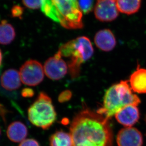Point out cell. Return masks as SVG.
I'll return each mask as SVG.
<instances>
[{"mask_svg":"<svg viewBox=\"0 0 146 146\" xmlns=\"http://www.w3.org/2000/svg\"><path fill=\"white\" fill-rule=\"evenodd\" d=\"M70 134L73 146H112L113 133L108 119L87 109L73 119Z\"/></svg>","mask_w":146,"mask_h":146,"instance_id":"6da1fadb","label":"cell"},{"mask_svg":"<svg viewBox=\"0 0 146 146\" xmlns=\"http://www.w3.org/2000/svg\"><path fill=\"white\" fill-rule=\"evenodd\" d=\"M141 102L139 97L132 92L128 81H121L106 92L103 106L97 112L109 119L126 106H137Z\"/></svg>","mask_w":146,"mask_h":146,"instance_id":"7a4b0ae2","label":"cell"},{"mask_svg":"<svg viewBox=\"0 0 146 146\" xmlns=\"http://www.w3.org/2000/svg\"><path fill=\"white\" fill-rule=\"evenodd\" d=\"M58 51L62 57L68 58L69 73L75 78L79 74L81 65L92 56L94 49L90 39L82 36L63 44Z\"/></svg>","mask_w":146,"mask_h":146,"instance_id":"3957f363","label":"cell"},{"mask_svg":"<svg viewBox=\"0 0 146 146\" xmlns=\"http://www.w3.org/2000/svg\"><path fill=\"white\" fill-rule=\"evenodd\" d=\"M51 1L53 7L55 22L68 29L83 28V13L79 6L78 0Z\"/></svg>","mask_w":146,"mask_h":146,"instance_id":"277c9868","label":"cell"},{"mask_svg":"<svg viewBox=\"0 0 146 146\" xmlns=\"http://www.w3.org/2000/svg\"><path fill=\"white\" fill-rule=\"evenodd\" d=\"M30 122L35 126L48 129L55 122L56 111L51 99L44 92H40L28 111Z\"/></svg>","mask_w":146,"mask_h":146,"instance_id":"5b68a950","label":"cell"},{"mask_svg":"<svg viewBox=\"0 0 146 146\" xmlns=\"http://www.w3.org/2000/svg\"><path fill=\"white\" fill-rule=\"evenodd\" d=\"M21 82L27 86H34L42 82L44 78V70L42 64L36 60L30 59L20 68Z\"/></svg>","mask_w":146,"mask_h":146,"instance_id":"8992f818","label":"cell"},{"mask_svg":"<svg viewBox=\"0 0 146 146\" xmlns=\"http://www.w3.org/2000/svg\"><path fill=\"white\" fill-rule=\"evenodd\" d=\"M44 70L47 77L53 80H60L65 76L68 70V65L62 59L58 51L49 58L44 65Z\"/></svg>","mask_w":146,"mask_h":146,"instance_id":"52a82bcc","label":"cell"},{"mask_svg":"<svg viewBox=\"0 0 146 146\" xmlns=\"http://www.w3.org/2000/svg\"><path fill=\"white\" fill-rule=\"evenodd\" d=\"M118 11L116 0H97L94 7L96 18L104 22L115 20L119 15Z\"/></svg>","mask_w":146,"mask_h":146,"instance_id":"ba28073f","label":"cell"},{"mask_svg":"<svg viewBox=\"0 0 146 146\" xmlns=\"http://www.w3.org/2000/svg\"><path fill=\"white\" fill-rule=\"evenodd\" d=\"M116 141L118 146H142L143 139L142 134L137 129L129 127L119 131Z\"/></svg>","mask_w":146,"mask_h":146,"instance_id":"9c48e42d","label":"cell"},{"mask_svg":"<svg viewBox=\"0 0 146 146\" xmlns=\"http://www.w3.org/2000/svg\"><path fill=\"white\" fill-rule=\"evenodd\" d=\"M139 110L136 106H129L121 110L115 115L118 122L126 127H131L139 119Z\"/></svg>","mask_w":146,"mask_h":146,"instance_id":"30bf717a","label":"cell"},{"mask_svg":"<svg viewBox=\"0 0 146 146\" xmlns=\"http://www.w3.org/2000/svg\"><path fill=\"white\" fill-rule=\"evenodd\" d=\"M94 42L99 49L106 52L112 50L116 45L115 36L109 29L101 30L96 33L94 36Z\"/></svg>","mask_w":146,"mask_h":146,"instance_id":"8fae6325","label":"cell"},{"mask_svg":"<svg viewBox=\"0 0 146 146\" xmlns=\"http://www.w3.org/2000/svg\"><path fill=\"white\" fill-rule=\"evenodd\" d=\"M21 82L20 73L14 69L5 71L0 78L1 87L11 91L18 89L21 86Z\"/></svg>","mask_w":146,"mask_h":146,"instance_id":"7c38bea8","label":"cell"},{"mask_svg":"<svg viewBox=\"0 0 146 146\" xmlns=\"http://www.w3.org/2000/svg\"><path fill=\"white\" fill-rule=\"evenodd\" d=\"M28 134L27 127L20 121H15L10 124L7 128V135L10 141L15 143L22 142Z\"/></svg>","mask_w":146,"mask_h":146,"instance_id":"4fadbf2b","label":"cell"},{"mask_svg":"<svg viewBox=\"0 0 146 146\" xmlns=\"http://www.w3.org/2000/svg\"><path fill=\"white\" fill-rule=\"evenodd\" d=\"M129 84L133 91L146 94V69L138 68L131 75Z\"/></svg>","mask_w":146,"mask_h":146,"instance_id":"5bb4252c","label":"cell"},{"mask_svg":"<svg viewBox=\"0 0 146 146\" xmlns=\"http://www.w3.org/2000/svg\"><path fill=\"white\" fill-rule=\"evenodd\" d=\"M119 12L131 15L138 12L141 6V0H116Z\"/></svg>","mask_w":146,"mask_h":146,"instance_id":"9a60e30c","label":"cell"},{"mask_svg":"<svg viewBox=\"0 0 146 146\" xmlns=\"http://www.w3.org/2000/svg\"><path fill=\"white\" fill-rule=\"evenodd\" d=\"M15 37V31L13 26L3 21L0 23V44L8 45L11 43Z\"/></svg>","mask_w":146,"mask_h":146,"instance_id":"2e32d148","label":"cell"},{"mask_svg":"<svg viewBox=\"0 0 146 146\" xmlns=\"http://www.w3.org/2000/svg\"><path fill=\"white\" fill-rule=\"evenodd\" d=\"M50 146H73V140L70 134L63 131H58L49 139Z\"/></svg>","mask_w":146,"mask_h":146,"instance_id":"e0dca14e","label":"cell"},{"mask_svg":"<svg viewBox=\"0 0 146 146\" xmlns=\"http://www.w3.org/2000/svg\"><path fill=\"white\" fill-rule=\"evenodd\" d=\"M78 3L82 13L88 14L93 10L94 0H78Z\"/></svg>","mask_w":146,"mask_h":146,"instance_id":"ac0fdd59","label":"cell"},{"mask_svg":"<svg viewBox=\"0 0 146 146\" xmlns=\"http://www.w3.org/2000/svg\"><path fill=\"white\" fill-rule=\"evenodd\" d=\"M45 0H23V3L26 7L31 9L40 8Z\"/></svg>","mask_w":146,"mask_h":146,"instance_id":"d6986e66","label":"cell"},{"mask_svg":"<svg viewBox=\"0 0 146 146\" xmlns=\"http://www.w3.org/2000/svg\"><path fill=\"white\" fill-rule=\"evenodd\" d=\"M72 97V93L69 90H66L59 94L58 96V101L60 103H64L68 101Z\"/></svg>","mask_w":146,"mask_h":146,"instance_id":"ffe728a7","label":"cell"},{"mask_svg":"<svg viewBox=\"0 0 146 146\" xmlns=\"http://www.w3.org/2000/svg\"><path fill=\"white\" fill-rule=\"evenodd\" d=\"M19 146H40V145L35 139H28L23 141Z\"/></svg>","mask_w":146,"mask_h":146,"instance_id":"44dd1931","label":"cell"},{"mask_svg":"<svg viewBox=\"0 0 146 146\" xmlns=\"http://www.w3.org/2000/svg\"><path fill=\"white\" fill-rule=\"evenodd\" d=\"M21 94L22 96L25 98H30L34 95V90L30 88H25L21 90Z\"/></svg>","mask_w":146,"mask_h":146,"instance_id":"7402d4cb","label":"cell"},{"mask_svg":"<svg viewBox=\"0 0 146 146\" xmlns=\"http://www.w3.org/2000/svg\"><path fill=\"white\" fill-rule=\"evenodd\" d=\"M23 13V9L19 6H15L12 10V14L14 17H20Z\"/></svg>","mask_w":146,"mask_h":146,"instance_id":"603a6c76","label":"cell"},{"mask_svg":"<svg viewBox=\"0 0 146 146\" xmlns=\"http://www.w3.org/2000/svg\"><path fill=\"white\" fill-rule=\"evenodd\" d=\"M2 60H3V55L1 53V50L0 49V66H1Z\"/></svg>","mask_w":146,"mask_h":146,"instance_id":"cb8c5ba5","label":"cell"},{"mask_svg":"<svg viewBox=\"0 0 146 146\" xmlns=\"http://www.w3.org/2000/svg\"><path fill=\"white\" fill-rule=\"evenodd\" d=\"M1 129L0 128V137H1Z\"/></svg>","mask_w":146,"mask_h":146,"instance_id":"d4e9b609","label":"cell"}]
</instances>
